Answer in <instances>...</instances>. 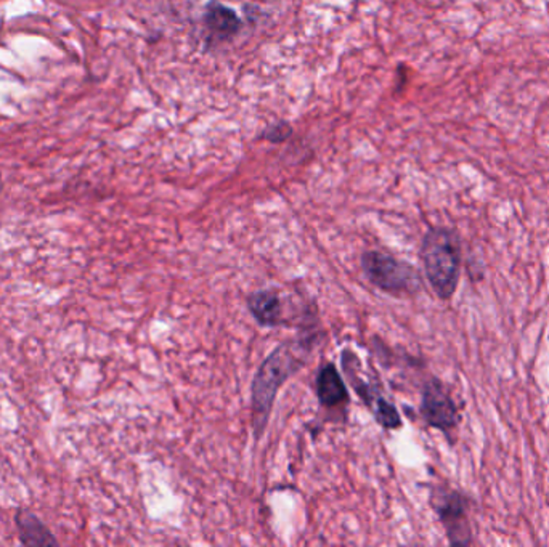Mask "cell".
Returning a JSON list of instances; mask_svg holds the SVG:
<instances>
[{
	"label": "cell",
	"mask_w": 549,
	"mask_h": 547,
	"mask_svg": "<svg viewBox=\"0 0 549 547\" xmlns=\"http://www.w3.org/2000/svg\"><path fill=\"white\" fill-rule=\"evenodd\" d=\"M314 344L316 337L283 342L257 369L251 386V424L257 440L267 428L276 394L301 369Z\"/></svg>",
	"instance_id": "cell-1"
},
{
	"label": "cell",
	"mask_w": 549,
	"mask_h": 547,
	"mask_svg": "<svg viewBox=\"0 0 549 547\" xmlns=\"http://www.w3.org/2000/svg\"><path fill=\"white\" fill-rule=\"evenodd\" d=\"M421 261L434 293L442 301L451 299L460 283L461 268L460 240L455 232L445 227L428 230L422 240Z\"/></svg>",
	"instance_id": "cell-2"
},
{
	"label": "cell",
	"mask_w": 549,
	"mask_h": 547,
	"mask_svg": "<svg viewBox=\"0 0 549 547\" xmlns=\"http://www.w3.org/2000/svg\"><path fill=\"white\" fill-rule=\"evenodd\" d=\"M362 268L369 283L384 293L411 295L421 289V278L415 268L388 253H363Z\"/></svg>",
	"instance_id": "cell-3"
},
{
	"label": "cell",
	"mask_w": 549,
	"mask_h": 547,
	"mask_svg": "<svg viewBox=\"0 0 549 547\" xmlns=\"http://www.w3.org/2000/svg\"><path fill=\"white\" fill-rule=\"evenodd\" d=\"M432 504L447 532L450 542L456 546L472 544L468 519L469 501L466 496L450 488H439L432 494Z\"/></svg>",
	"instance_id": "cell-4"
},
{
	"label": "cell",
	"mask_w": 549,
	"mask_h": 547,
	"mask_svg": "<svg viewBox=\"0 0 549 547\" xmlns=\"http://www.w3.org/2000/svg\"><path fill=\"white\" fill-rule=\"evenodd\" d=\"M421 414L430 428L450 434L460 424V411L449 390L439 379H430L422 387Z\"/></svg>",
	"instance_id": "cell-5"
},
{
	"label": "cell",
	"mask_w": 549,
	"mask_h": 547,
	"mask_svg": "<svg viewBox=\"0 0 549 547\" xmlns=\"http://www.w3.org/2000/svg\"><path fill=\"white\" fill-rule=\"evenodd\" d=\"M356 360L357 356H354V365H356ZM342 366L350 377V382L356 388L357 395L362 398L363 403L375 416L376 422L381 428H388V430H397V428H402V418H400L399 409L392 401L384 397L379 386L362 381L360 376L357 374L356 366L352 367L350 361L346 356H342Z\"/></svg>",
	"instance_id": "cell-6"
},
{
	"label": "cell",
	"mask_w": 549,
	"mask_h": 547,
	"mask_svg": "<svg viewBox=\"0 0 549 547\" xmlns=\"http://www.w3.org/2000/svg\"><path fill=\"white\" fill-rule=\"evenodd\" d=\"M15 527L23 546H58L52 530L27 508H18L15 512Z\"/></svg>",
	"instance_id": "cell-7"
},
{
	"label": "cell",
	"mask_w": 549,
	"mask_h": 547,
	"mask_svg": "<svg viewBox=\"0 0 549 547\" xmlns=\"http://www.w3.org/2000/svg\"><path fill=\"white\" fill-rule=\"evenodd\" d=\"M316 398L325 408H337L348 401L347 386L335 363H325L318 369L316 379Z\"/></svg>",
	"instance_id": "cell-8"
},
{
	"label": "cell",
	"mask_w": 549,
	"mask_h": 547,
	"mask_svg": "<svg viewBox=\"0 0 549 547\" xmlns=\"http://www.w3.org/2000/svg\"><path fill=\"white\" fill-rule=\"evenodd\" d=\"M248 308L261 326L274 327L282 325V299L274 289H264L251 294L248 297Z\"/></svg>",
	"instance_id": "cell-9"
},
{
	"label": "cell",
	"mask_w": 549,
	"mask_h": 547,
	"mask_svg": "<svg viewBox=\"0 0 549 547\" xmlns=\"http://www.w3.org/2000/svg\"><path fill=\"white\" fill-rule=\"evenodd\" d=\"M204 25L208 27L211 34H214L219 39H230L234 34L240 31L242 27V20L238 18V15L232 8L212 2L204 14Z\"/></svg>",
	"instance_id": "cell-10"
},
{
	"label": "cell",
	"mask_w": 549,
	"mask_h": 547,
	"mask_svg": "<svg viewBox=\"0 0 549 547\" xmlns=\"http://www.w3.org/2000/svg\"><path fill=\"white\" fill-rule=\"evenodd\" d=\"M293 135V129L289 126L288 122H278L272 128L267 129V132L262 135V139L272 141V143H282V141L288 140L289 137Z\"/></svg>",
	"instance_id": "cell-11"
},
{
	"label": "cell",
	"mask_w": 549,
	"mask_h": 547,
	"mask_svg": "<svg viewBox=\"0 0 549 547\" xmlns=\"http://www.w3.org/2000/svg\"><path fill=\"white\" fill-rule=\"evenodd\" d=\"M0 190H2V175H0Z\"/></svg>",
	"instance_id": "cell-12"
}]
</instances>
